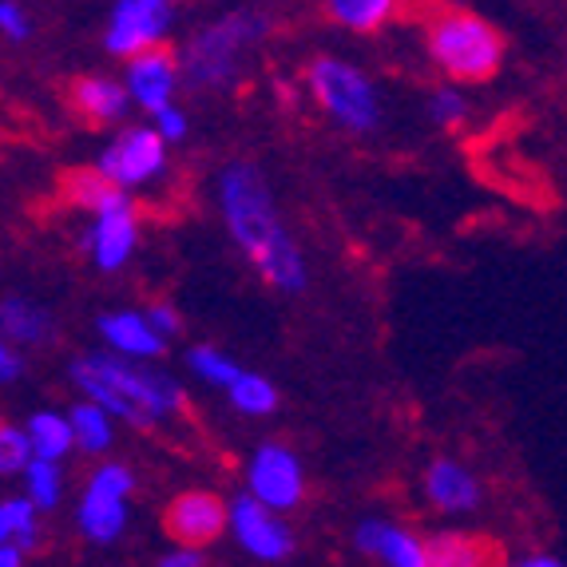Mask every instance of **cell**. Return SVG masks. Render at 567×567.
Segmentation results:
<instances>
[{
	"label": "cell",
	"mask_w": 567,
	"mask_h": 567,
	"mask_svg": "<svg viewBox=\"0 0 567 567\" xmlns=\"http://www.w3.org/2000/svg\"><path fill=\"white\" fill-rule=\"evenodd\" d=\"M218 199H223L230 238L255 262L258 275L282 293H302L310 286V270H306L302 250H298L270 190H266L262 171L255 163L227 167L218 179Z\"/></svg>",
	"instance_id": "cell-1"
},
{
	"label": "cell",
	"mask_w": 567,
	"mask_h": 567,
	"mask_svg": "<svg viewBox=\"0 0 567 567\" xmlns=\"http://www.w3.org/2000/svg\"><path fill=\"white\" fill-rule=\"evenodd\" d=\"M266 29H270L266 12L238 9L218 20V24H210V29L195 32L179 56L183 80H187L195 92L227 87L230 80L238 76V52H243V44H255Z\"/></svg>",
	"instance_id": "cell-2"
},
{
	"label": "cell",
	"mask_w": 567,
	"mask_h": 567,
	"mask_svg": "<svg viewBox=\"0 0 567 567\" xmlns=\"http://www.w3.org/2000/svg\"><path fill=\"white\" fill-rule=\"evenodd\" d=\"M429 56L453 80H488L504 60V37L476 12H445L429 24Z\"/></svg>",
	"instance_id": "cell-3"
},
{
	"label": "cell",
	"mask_w": 567,
	"mask_h": 567,
	"mask_svg": "<svg viewBox=\"0 0 567 567\" xmlns=\"http://www.w3.org/2000/svg\"><path fill=\"white\" fill-rule=\"evenodd\" d=\"M310 87L318 95V104L326 107L338 127L353 135L378 132L381 123V95L373 87V80L361 72V68L346 64V60L318 56L310 64Z\"/></svg>",
	"instance_id": "cell-4"
},
{
	"label": "cell",
	"mask_w": 567,
	"mask_h": 567,
	"mask_svg": "<svg viewBox=\"0 0 567 567\" xmlns=\"http://www.w3.org/2000/svg\"><path fill=\"white\" fill-rule=\"evenodd\" d=\"M84 361L107 381V385L120 389L123 398H132L143 413L152 416L155 425L183 409V389L171 373H159V369H152V365H140V361L115 358V353H87Z\"/></svg>",
	"instance_id": "cell-5"
},
{
	"label": "cell",
	"mask_w": 567,
	"mask_h": 567,
	"mask_svg": "<svg viewBox=\"0 0 567 567\" xmlns=\"http://www.w3.org/2000/svg\"><path fill=\"white\" fill-rule=\"evenodd\" d=\"M135 488V476L127 464H104L95 468V476L87 481L84 496H80V536L92 544H115L127 528V496Z\"/></svg>",
	"instance_id": "cell-6"
},
{
	"label": "cell",
	"mask_w": 567,
	"mask_h": 567,
	"mask_svg": "<svg viewBox=\"0 0 567 567\" xmlns=\"http://www.w3.org/2000/svg\"><path fill=\"white\" fill-rule=\"evenodd\" d=\"M163 167H167V140L155 127H127V132H120L100 152V163H95V171L115 190H123V195L140 187V183L163 175Z\"/></svg>",
	"instance_id": "cell-7"
},
{
	"label": "cell",
	"mask_w": 567,
	"mask_h": 567,
	"mask_svg": "<svg viewBox=\"0 0 567 567\" xmlns=\"http://www.w3.org/2000/svg\"><path fill=\"white\" fill-rule=\"evenodd\" d=\"M175 24V9L167 0H120L107 20L104 48L112 56H127V64L159 48V40Z\"/></svg>",
	"instance_id": "cell-8"
},
{
	"label": "cell",
	"mask_w": 567,
	"mask_h": 567,
	"mask_svg": "<svg viewBox=\"0 0 567 567\" xmlns=\"http://www.w3.org/2000/svg\"><path fill=\"white\" fill-rule=\"evenodd\" d=\"M230 536L238 539V548L246 556L266 559V564H282V559L293 556V532L278 520V512L255 501L250 492L230 501Z\"/></svg>",
	"instance_id": "cell-9"
},
{
	"label": "cell",
	"mask_w": 567,
	"mask_h": 567,
	"mask_svg": "<svg viewBox=\"0 0 567 567\" xmlns=\"http://www.w3.org/2000/svg\"><path fill=\"white\" fill-rule=\"evenodd\" d=\"M80 243H84V250L92 255V262L100 266V270H120V266H127V258L135 255V243H140V218H135L132 199L120 190V195L95 215V223L84 230Z\"/></svg>",
	"instance_id": "cell-10"
},
{
	"label": "cell",
	"mask_w": 567,
	"mask_h": 567,
	"mask_svg": "<svg viewBox=\"0 0 567 567\" xmlns=\"http://www.w3.org/2000/svg\"><path fill=\"white\" fill-rule=\"evenodd\" d=\"M246 481H250V496L262 501L270 512H286L302 501L306 481H302V461L290 453L286 445H262L250 456V468H246Z\"/></svg>",
	"instance_id": "cell-11"
},
{
	"label": "cell",
	"mask_w": 567,
	"mask_h": 567,
	"mask_svg": "<svg viewBox=\"0 0 567 567\" xmlns=\"http://www.w3.org/2000/svg\"><path fill=\"white\" fill-rule=\"evenodd\" d=\"M223 528H230V508L210 492H183L167 508V532L179 548L199 551L203 544L223 536Z\"/></svg>",
	"instance_id": "cell-12"
},
{
	"label": "cell",
	"mask_w": 567,
	"mask_h": 567,
	"mask_svg": "<svg viewBox=\"0 0 567 567\" xmlns=\"http://www.w3.org/2000/svg\"><path fill=\"white\" fill-rule=\"evenodd\" d=\"M353 544H358L361 556L381 559L385 567H429V539H421L416 532L401 528L393 520H361L353 532Z\"/></svg>",
	"instance_id": "cell-13"
},
{
	"label": "cell",
	"mask_w": 567,
	"mask_h": 567,
	"mask_svg": "<svg viewBox=\"0 0 567 567\" xmlns=\"http://www.w3.org/2000/svg\"><path fill=\"white\" fill-rule=\"evenodd\" d=\"M179 76H183L179 56H171L167 48H155V52L127 64V80L123 84L132 92V104H140L155 120V115L171 107V95L179 87Z\"/></svg>",
	"instance_id": "cell-14"
},
{
	"label": "cell",
	"mask_w": 567,
	"mask_h": 567,
	"mask_svg": "<svg viewBox=\"0 0 567 567\" xmlns=\"http://www.w3.org/2000/svg\"><path fill=\"white\" fill-rule=\"evenodd\" d=\"M95 330L112 346L115 358H127V361H152V358H159L163 346H167V341L152 330L147 313H135V310L104 313V318L95 322Z\"/></svg>",
	"instance_id": "cell-15"
},
{
	"label": "cell",
	"mask_w": 567,
	"mask_h": 567,
	"mask_svg": "<svg viewBox=\"0 0 567 567\" xmlns=\"http://www.w3.org/2000/svg\"><path fill=\"white\" fill-rule=\"evenodd\" d=\"M425 501L436 512H453V516L456 512H473L481 504V484L461 461L441 456L425 468Z\"/></svg>",
	"instance_id": "cell-16"
},
{
	"label": "cell",
	"mask_w": 567,
	"mask_h": 567,
	"mask_svg": "<svg viewBox=\"0 0 567 567\" xmlns=\"http://www.w3.org/2000/svg\"><path fill=\"white\" fill-rule=\"evenodd\" d=\"M72 381L80 385V393H84V401H95V405L104 409V413H112V416H120L123 425H132V429H152L155 421L147 413H143L140 405H135L132 398H123L120 389L115 385H107L100 373H95L92 365H87L84 358H76L72 361Z\"/></svg>",
	"instance_id": "cell-17"
},
{
	"label": "cell",
	"mask_w": 567,
	"mask_h": 567,
	"mask_svg": "<svg viewBox=\"0 0 567 567\" xmlns=\"http://www.w3.org/2000/svg\"><path fill=\"white\" fill-rule=\"evenodd\" d=\"M429 567H501V551L464 532H436L429 539Z\"/></svg>",
	"instance_id": "cell-18"
},
{
	"label": "cell",
	"mask_w": 567,
	"mask_h": 567,
	"mask_svg": "<svg viewBox=\"0 0 567 567\" xmlns=\"http://www.w3.org/2000/svg\"><path fill=\"white\" fill-rule=\"evenodd\" d=\"M72 95H76L80 112L92 115L95 123H115V120H123V115H127V107H132V92H127V84H120V80H107V76L76 80Z\"/></svg>",
	"instance_id": "cell-19"
},
{
	"label": "cell",
	"mask_w": 567,
	"mask_h": 567,
	"mask_svg": "<svg viewBox=\"0 0 567 567\" xmlns=\"http://www.w3.org/2000/svg\"><path fill=\"white\" fill-rule=\"evenodd\" d=\"M24 433H29L37 461L60 464L68 453H72V449H76V429H72V416L48 413V409H40V413H32L29 421H24Z\"/></svg>",
	"instance_id": "cell-20"
},
{
	"label": "cell",
	"mask_w": 567,
	"mask_h": 567,
	"mask_svg": "<svg viewBox=\"0 0 567 567\" xmlns=\"http://www.w3.org/2000/svg\"><path fill=\"white\" fill-rule=\"evenodd\" d=\"M37 504L29 496H9L0 504V544H12L29 556L40 544V528H37Z\"/></svg>",
	"instance_id": "cell-21"
},
{
	"label": "cell",
	"mask_w": 567,
	"mask_h": 567,
	"mask_svg": "<svg viewBox=\"0 0 567 567\" xmlns=\"http://www.w3.org/2000/svg\"><path fill=\"white\" fill-rule=\"evenodd\" d=\"M0 326H4V338L9 341H29V346H40V341L52 338V318H48L37 302H24V298H9V302H4V310H0Z\"/></svg>",
	"instance_id": "cell-22"
},
{
	"label": "cell",
	"mask_w": 567,
	"mask_h": 567,
	"mask_svg": "<svg viewBox=\"0 0 567 567\" xmlns=\"http://www.w3.org/2000/svg\"><path fill=\"white\" fill-rule=\"evenodd\" d=\"M72 429H76V449L87 456H100L112 449V413L95 405V401H80L72 405Z\"/></svg>",
	"instance_id": "cell-23"
},
{
	"label": "cell",
	"mask_w": 567,
	"mask_h": 567,
	"mask_svg": "<svg viewBox=\"0 0 567 567\" xmlns=\"http://www.w3.org/2000/svg\"><path fill=\"white\" fill-rule=\"evenodd\" d=\"M393 12H398L393 0H333L330 4V17L350 32H378Z\"/></svg>",
	"instance_id": "cell-24"
},
{
	"label": "cell",
	"mask_w": 567,
	"mask_h": 567,
	"mask_svg": "<svg viewBox=\"0 0 567 567\" xmlns=\"http://www.w3.org/2000/svg\"><path fill=\"white\" fill-rule=\"evenodd\" d=\"M227 393H230V405L246 416H266V413H275L278 409V389L270 385L262 373H250V369H246L243 378H238Z\"/></svg>",
	"instance_id": "cell-25"
},
{
	"label": "cell",
	"mask_w": 567,
	"mask_h": 567,
	"mask_svg": "<svg viewBox=\"0 0 567 567\" xmlns=\"http://www.w3.org/2000/svg\"><path fill=\"white\" fill-rule=\"evenodd\" d=\"M187 369L195 373V378L207 381V385H223V389H230L246 373L238 361H230L227 353H218L215 346H190V350H187Z\"/></svg>",
	"instance_id": "cell-26"
},
{
	"label": "cell",
	"mask_w": 567,
	"mask_h": 567,
	"mask_svg": "<svg viewBox=\"0 0 567 567\" xmlns=\"http://www.w3.org/2000/svg\"><path fill=\"white\" fill-rule=\"evenodd\" d=\"M68 195H72V203H76V207L100 215V210H104L107 203L120 195V190H115L112 183L100 175V171H72V175H68Z\"/></svg>",
	"instance_id": "cell-27"
},
{
	"label": "cell",
	"mask_w": 567,
	"mask_h": 567,
	"mask_svg": "<svg viewBox=\"0 0 567 567\" xmlns=\"http://www.w3.org/2000/svg\"><path fill=\"white\" fill-rule=\"evenodd\" d=\"M64 481H60V464L52 461H32L24 468V496H29L37 508H56Z\"/></svg>",
	"instance_id": "cell-28"
},
{
	"label": "cell",
	"mask_w": 567,
	"mask_h": 567,
	"mask_svg": "<svg viewBox=\"0 0 567 567\" xmlns=\"http://www.w3.org/2000/svg\"><path fill=\"white\" fill-rule=\"evenodd\" d=\"M32 461H37V453H32L29 433H24V429H17V425L0 429V473L17 476V473H24Z\"/></svg>",
	"instance_id": "cell-29"
},
{
	"label": "cell",
	"mask_w": 567,
	"mask_h": 567,
	"mask_svg": "<svg viewBox=\"0 0 567 567\" xmlns=\"http://www.w3.org/2000/svg\"><path fill=\"white\" fill-rule=\"evenodd\" d=\"M429 120H433L436 127H456V123L468 120V100H464V92H456V87H436V92L429 95Z\"/></svg>",
	"instance_id": "cell-30"
},
{
	"label": "cell",
	"mask_w": 567,
	"mask_h": 567,
	"mask_svg": "<svg viewBox=\"0 0 567 567\" xmlns=\"http://www.w3.org/2000/svg\"><path fill=\"white\" fill-rule=\"evenodd\" d=\"M0 32L9 40H29L32 37V20H29V12L20 9L17 0H4L0 4Z\"/></svg>",
	"instance_id": "cell-31"
},
{
	"label": "cell",
	"mask_w": 567,
	"mask_h": 567,
	"mask_svg": "<svg viewBox=\"0 0 567 567\" xmlns=\"http://www.w3.org/2000/svg\"><path fill=\"white\" fill-rule=\"evenodd\" d=\"M147 322H152V330L159 333L163 341H167V338H175V333L183 330V318H179V310H175V306H167V302H155V306H147Z\"/></svg>",
	"instance_id": "cell-32"
},
{
	"label": "cell",
	"mask_w": 567,
	"mask_h": 567,
	"mask_svg": "<svg viewBox=\"0 0 567 567\" xmlns=\"http://www.w3.org/2000/svg\"><path fill=\"white\" fill-rule=\"evenodd\" d=\"M152 127H155V132H159L167 143H179L183 135H187V115H183L179 107H167V112L155 115Z\"/></svg>",
	"instance_id": "cell-33"
},
{
	"label": "cell",
	"mask_w": 567,
	"mask_h": 567,
	"mask_svg": "<svg viewBox=\"0 0 567 567\" xmlns=\"http://www.w3.org/2000/svg\"><path fill=\"white\" fill-rule=\"evenodd\" d=\"M20 373H24V358L17 353V346H0V381L12 385Z\"/></svg>",
	"instance_id": "cell-34"
},
{
	"label": "cell",
	"mask_w": 567,
	"mask_h": 567,
	"mask_svg": "<svg viewBox=\"0 0 567 567\" xmlns=\"http://www.w3.org/2000/svg\"><path fill=\"white\" fill-rule=\"evenodd\" d=\"M159 567H203V551L195 548H175L159 559Z\"/></svg>",
	"instance_id": "cell-35"
},
{
	"label": "cell",
	"mask_w": 567,
	"mask_h": 567,
	"mask_svg": "<svg viewBox=\"0 0 567 567\" xmlns=\"http://www.w3.org/2000/svg\"><path fill=\"white\" fill-rule=\"evenodd\" d=\"M512 567H567L559 556H548V551H536V556H524L520 564H512Z\"/></svg>",
	"instance_id": "cell-36"
},
{
	"label": "cell",
	"mask_w": 567,
	"mask_h": 567,
	"mask_svg": "<svg viewBox=\"0 0 567 567\" xmlns=\"http://www.w3.org/2000/svg\"><path fill=\"white\" fill-rule=\"evenodd\" d=\"M0 567H24V551L12 544H0Z\"/></svg>",
	"instance_id": "cell-37"
}]
</instances>
